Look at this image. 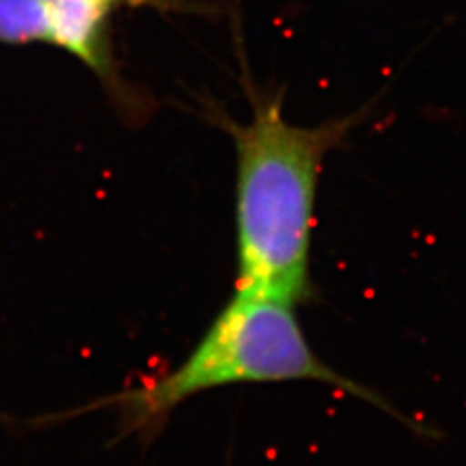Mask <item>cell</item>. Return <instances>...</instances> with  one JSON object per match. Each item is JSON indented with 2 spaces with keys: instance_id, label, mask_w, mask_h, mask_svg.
<instances>
[{
  "instance_id": "6da1fadb",
  "label": "cell",
  "mask_w": 466,
  "mask_h": 466,
  "mask_svg": "<svg viewBox=\"0 0 466 466\" xmlns=\"http://www.w3.org/2000/svg\"><path fill=\"white\" fill-rule=\"evenodd\" d=\"M318 382L379 402L365 387L333 371L311 348L296 306L237 292L198 346L167 375L92 402L113 410L123 435L152 437L185 400L238 383Z\"/></svg>"
},
{
  "instance_id": "7a4b0ae2",
  "label": "cell",
  "mask_w": 466,
  "mask_h": 466,
  "mask_svg": "<svg viewBox=\"0 0 466 466\" xmlns=\"http://www.w3.org/2000/svg\"><path fill=\"white\" fill-rule=\"evenodd\" d=\"M323 135L294 128L279 107L238 134L235 290L298 306L313 296L309 246Z\"/></svg>"
},
{
  "instance_id": "3957f363",
  "label": "cell",
  "mask_w": 466,
  "mask_h": 466,
  "mask_svg": "<svg viewBox=\"0 0 466 466\" xmlns=\"http://www.w3.org/2000/svg\"><path fill=\"white\" fill-rule=\"evenodd\" d=\"M111 0H52V42L97 63L100 21Z\"/></svg>"
},
{
  "instance_id": "277c9868",
  "label": "cell",
  "mask_w": 466,
  "mask_h": 466,
  "mask_svg": "<svg viewBox=\"0 0 466 466\" xmlns=\"http://www.w3.org/2000/svg\"><path fill=\"white\" fill-rule=\"evenodd\" d=\"M2 42H52V0H0Z\"/></svg>"
}]
</instances>
